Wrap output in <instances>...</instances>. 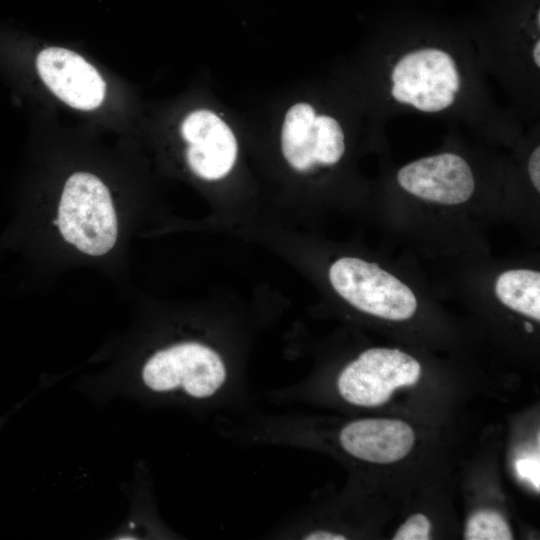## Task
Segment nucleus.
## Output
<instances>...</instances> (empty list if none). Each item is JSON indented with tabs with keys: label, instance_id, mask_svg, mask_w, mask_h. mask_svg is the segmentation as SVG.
I'll use <instances>...</instances> for the list:
<instances>
[{
	"label": "nucleus",
	"instance_id": "nucleus-1",
	"mask_svg": "<svg viewBox=\"0 0 540 540\" xmlns=\"http://www.w3.org/2000/svg\"><path fill=\"white\" fill-rule=\"evenodd\" d=\"M229 368L212 346L182 341L153 352L143 363L141 381L157 394H175L192 400H209L226 387Z\"/></svg>",
	"mask_w": 540,
	"mask_h": 540
},
{
	"label": "nucleus",
	"instance_id": "nucleus-2",
	"mask_svg": "<svg viewBox=\"0 0 540 540\" xmlns=\"http://www.w3.org/2000/svg\"><path fill=\"white\" fill-rule=\"evenodd\" d=\"M57 224L63 239L80 252L102 256L117 241L118 223L111 194L94 174H72L63 187Z\"/></svg>",
	"mask_w": 540,
	"mask_h": 540
},
{
	"label": "nucleus",
	"instance_id": "nucleus-3",
	"mask_svg": "<svg viewBox=\"0 0 540 540\" xmlns=\"http://www.w3.org/2000/svg\"><path fill=\"white\" fill-rule=\"evenodd\" d=\"M336 293L354 308L391 321L411 318L417 299L408 285L378 264L357 257H340L328 270Z\"/></svg>",
	"mask_w": 540,
	"mask_h": 540
},
{
	"label": "nucleus",
	"instance_id": "nucleus-4",
	"mask_svg": "<svg viewBox=\"0 0 540 540\" xmlns=\"http://www.w3.org/2000/svg\"><path fill=\"white\" fill-rule=\"evenodd\" d=\"M421 375L419 362L390 348H370L346 365L337 379L341 397L356 406L386 403L396 388L413 386Z\"/></svg>",
	"mask_w": 540,
	"mask_h": 540
},
{
	"label": "nucleus",
	"instance_id": "nucleus-5",
	"mask_svg": "<svg viewBox=\"0 0 540 540\" xmlns=\"http://www.w3.org/2000/svg\"><path fill=\"white\" fill-rule=\"evenodd\" d=\"M392 96L424 112L449 107L460 87L453 58L446 52L425 48L404 55L394 66Z\"/></svg>",
	"mask_w": 540,
	"mask_h": 540
},
{
	"label": "nucleus",
	"instance_id": "nucleus-6",
	"mask_svg": "<svg viewBox=\"0 0 540 540\" xmlns=\"http://www.w3.org/2000/svg\"><path fill=\"white\" fill-rule=\"evenodd\" d=\"M397 181L411 195L443 205L462 204L475 189L469 164L454 153L413 161L399 170Z\"/></svg>",
	"mask_w": 540,
	"mask_h": 540
},
{
	"label": "nucleus",
	"instance_id": "nucleus-7",
	"mask_svg": "<svg viewBox=\"0 0 540 540\" xmlns=\"http://www.w3.org/2000/svg\"><path fill=\"white\" fill-rule=\"evenodd\" d=\"M181 135L188 144L186 161L198 177L213 181L224 178L237 159V141L228 125L209 110H196L185 117Z\"/></svg>",
	"mask_w": 540,
	"mask_h": 540
},
{
	"label": "nucleus",
	"instance_id": "nucleus-8",
	"mask_svg": "<svg viewBox=\"0 0 540 540\" xmlns=\"http://www.w3.org/2000/svg\"><path fill=\"white\" fill-rule=\"evenodd\" d=\"M36 67L44 84L69 106L88 111L102 104L105 81L79 54L61 47H48L38 54Z\"/></svg>",
	"mask_w": 540,
	"mask_h": 540
},
{
	"label": "nucleus",
	"instance_id": "nucleus-9",
	"mask_svg": "<svg viewBox=\"0 0 540 540\" xmlns=\"http://www.w3.org/2000/svg\"><path fill=\"white\" fill-rule=\"evenodd\" d=\"M339 441L355 458L387 464L409 454L415 443V433L408 423L398 419L369 418L345 425Z\"/></svg>",
	"mask_w": 540,
	"mask_h": 540
},
{
	"label": "nucleus",
	"instance_id": "nucleus-10",
	"mask_svg": "<svg viewBox=\"0 0 540 540\" xmlns=\"http://www.w3.org/2000/svg\"><path fill=\"white\" fill-rule=\"evenodd\" d=\"M316 114L307 103L292 106L285 115L281 149L288 164L299 172H305L317 165L315 157Z\"/></svg>",
	"mask_w": 540,
	"mask_h": 540
},
{
	"label": "nucleus",
	"instance_id": "nucleus-11",
	"mask_svg": "<svg viewBox=\"0 0 540 540\" xmlns=\"http://www.w3.org/2000/svg\"><path fill=\"white\" fill-rule=\"evenodd\" d=\"M498 300L509 309L540 321V272L513 269L501 273L494 285Z\"/></svg>",
	"mask_w": 540,
	"mask_h": 540
},
{
	"label": "nucleus",
	"instance_id": "nucleus-12",
	"mask_svg": "<svg viewBox=\"0 0 540 540\" xmlns=\"http://www.w3.org/2000/svg\"><path fill=\"white\" fill-rule=\"evenodd\" d=\"M315 132L317 164H336L345 151L344 134L340 124L330 116H316Z\"/></svg>",
	"mask_w": 540,
	"mask_h": 540
},
{
	"label": "nucleus",
	"instance_id": "nucleus-13",
	"mask_svg": "<svg viewBox=\"0 0 540 540\" xmlns=\"http://www.w3.org/2000/svg\"><path fill=\"white\" fill-rule=\"evenodd\" d=\"M466 540H511L510 526L497 511L482 509L473 513L466 523Z\"/></svg>",
	"mask_w": 540,
	"mask_h": 540
},
{
	"label": "nucleus",
	"instance_id": "nucleus-14",
	"mask_svg": "<svg viewBox=\"0 0 540 540\" xmlns=\"http://www.w3.org/2000/svg\"><path fill=\"white\" fill-rule=\"evenodd\" d=\"M431 527L427 516L422 513L413 514L398 528L393 540H428Z\"/></svg>",
	"mask_w": 540,
	"mask_h": 540
},
{
	"label": "nucleus",
	"instance_id": "nucleus-15",
	"mask_svg": "<svg viewBox=\"0 0 540 540\" xmlns=\"http://www.w3.org/2000/svg\"><path fill=\"white\" fill-rule=\"evenodd\" d=\"M516 469L520 477L529 479L537 489L539 488V458L532 456L521 458L516 462Z\"/></svg>",
	"mask_w": 540,
	"mask_h": 540
},
{
	"label": "nucleus",
	"instance_id": "nucleus-16",
	"mask_svg": "<svg viewBox=\"0 0 540 540\" xmlns=\"http://www.w3.org/2000/svg\"><path fill=\"white\" fill-rule=\"evenodd\" d=\"M529 176L534 188L540 191V148L537 146L528 161Z\"/></svg>",
	"mask_w": 540,
	"mask_h": 540
},
{
	"label": "nucleus",
	"instance_id": "nucleus-17",
	"mask_svg": "<svg viewBox=\"0 0 540 540\" xmlns=\"http://www.w3.org/2000/svg\"><path fill=\"white\" fill-rule=\"evenodd\" d=\"M305 539H318V540H343L346 537L342 534H336L327 531H314L306 535Z\"/></svg>",
	"mask_w": 540,
	"mask_h": 540
},
{
	"label": "nucleus",
	"instance_id": "nucleus-18",
	"mask_svg": "<svg viewBox=\"0 0 540 540\" xmlns=\"http://www.w3.org/2000/svg\"><path fill=\"white\" fill-rule=\"evenodd\" d=\"M540 42L539 40L535 43L534 49H533V59L535 64L539 67L540 66Z\"/></svg>",
	"mask_w": 540,
	"mask_h": 540
}]
</instances>
